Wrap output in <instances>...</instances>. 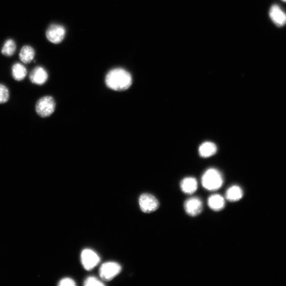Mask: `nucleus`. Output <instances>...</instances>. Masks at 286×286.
<instances>
[{"label": "nucleus", "instance_id": "6ab92c4d", "mask_svg": "<svg viewBox=\"0 0 286 286\" xmlns=\"http://www.w3.org/2000/svg\"><path fill=\"white\" fill-rule=\"evenodd\" d=\"M84 285L85 286H103L105 285V284L96 277H90L85 279Z\"/></svg>", "mask_w": 286, "mask_h": 286}, {"label": "nucleus", "instance_id": "423d86ee", "mask_svg": "<svg viewBox=\"0 0 286 286\" xmlns=\"http://www.w3.org/2000/svg\"><path fill=\"white\" fill-rule=\"evenodd\" d=\"M81 257L83 267L88 271L93 269L100 261L99 255L91 249H86L83 250Z\"/></svg>", "mask_w": 286, "mask_h": 286}, {"label": "nucleus", "instance_id": "dca6fc26", "mask_svg": "<svg viewBox=\"0 0 286 286\" xmlns=\"http://www.w3.org/2000/svg\"><path fill=\"white\" fill-rule=\"evenodd\" d=\"M27 74V69L22 64L16 63L13 65L12 75L14 80L21 81L26 78Z\"/></svg>", "mask_w": 286, "mask_h": 286}, {"label": "nucleus", "instance_id": "9d476101", "mask_svg": "<svg viewBox=\"0 0 286 286\" xmlns=\"http://www.w3.org/2000/svg\"><path fill=\"white\" fill-rule=\"evenodd\" d=\"M30 78L33 83L42 85L47 82L49 76L47 71L44 68L38 66L32 70Z\"/></svg>", "mask_w": 286, "mask_h": 286}, {"label": "nucleus", "instance_id": "9b49d317", "mask_svg": "<svg viewBox=\"0 0 286 286\" xmlns=\"http://www.w3.org/2000/svg\"><path fill=\"white\" fill-rule=\"evenodd\" d=\"M180 187L184 193L189 195L193 194L197 189L198 183L194 178H185L181 181Z\"/></svg>", "mask_w": 286, "mask_h": 286}, {"label": "nucleus", "instance_id": "f03ea898", "mask_svg": "<svg viewBox=\"0 0 286 286\" xmlns=\"http://www.w3.org/2000/svg\"><path fill=\"white\" fill-rule=\"evenodd\" d=\"M202 183L206 189L214 191L222 187L223 178L219 171L216 169H209L203 176Z\"/></svg>", "mask_w": 286, "mask_h": 286}, {"label": "nucleus", "instance_id": "aec40b11", "mask_svg": "<svg viewBox=\"0 0 286 286\" xmlns=\"http://www.w3.org/2000/svg\"><path fill=\"white\" fill-rule=\"evenodd\" d=\"M60 286H75L76 285L75 281L71 278H66L62 279L59 283Z\"/></svg>", "mask_w": 286, "mask_h": 286}, {"label": "nucleus", "instance_id": "4468645a", "mask_svg": "<svg viewBox=\"0 0 286 286\" xmlns=\"http://www.w3.org/2000/svg\"><path fill=\"white\" fill-rule=\"evenodd\" d=\"M217 147L214 143L211 142H205L200 146L199 152L200 155L203 157H209L217 153Z\"/></svg>", "mask_w": 286, "mask_h": 286}, {"label": "nucleus", "instance_id": "1a4fd4ad", "mask_svg": "<svg viewBox=\"0 0 286 286\" xmlns=\"http://www.w3.org/2000/svg\"><path fill=\"white\" fill-rule=\"evenodd\" d=\"M269 15L277 26L282 27L286 24V14L278 5H275L271 7Z\"/></svg>", "mask_w": 286, "mask_h": 286}, {"label": "nucleus", "instance_id": "a211bd4d", "mask_svg": "<svg viewBox=\"0 0 286 286\" xmlns=\"http://www.w3.org/2000/svg\"><path fill=\"white\" fill-rule=\"evenodd\" d=\"M10 94L6 86L0 84V104H4L8 102Z\"/></svg>", "mask_w": 286, "mask_h": 286}, {"label": "nucleus", "instance_id": "f257e3e1", "mask_svg": "<svg viewBox=\"0 0 286 286\" xmlns=\"http://www.w3.org/2000/svg\"><path fill=\"white\" fill-rule=\"evenodd\" d=\"M107 87L114 91H125L131 87L132 77L130 73L124 69L117 68L109 72L106 77Z\"/></svg>", "mask_w": 286, "mask_h": 286}, {"label": "nucleus", "instance_id": "f3484780", "mask_svg": "<svg viewBox=\"0 0 286 286\" xmlns=\"http://www.w3.org/2000/svg\"><path fill=\"white\" fill-rule=\"evenodd\" d=\"M16 50L15 42L12 39L7 40L3 47L2 53L6 56H11Z\"/></svg>", "mask_w": 286, "mask_h": 286}, {"label": "nucleus", "instance_id": "39448f33", "mask_svg": "<svg viewBox=\"0 0 286 286\" xmlns=\"http://www.w3.org/2000/svg\"><path fill=\"white\" fill-rule=\"evenodd\" d=\"M139 205L141 210L145 213H151L158 209V200L152 195L143 194L139 198Z\"/></svg>", "mask_w": 286, "mask_h": 286}, {"label": "nucleus", "instance_id": "412c9836", "mask_svg": "<svg viewBox=\"0 0 286 286\" xmlns=\"http://www.w3.org/2000/svg\"><path fill=\"white\" fill-rule=\"evenodd\" d=\"M282 1H283L284 2H286V0H282Z\"/></svg>", "mask_w": 286, "mask_h": 286}, {"label": "nucleus", "instance_id": "20e7f679", "mask_svg": "<svg viewBox=\"0 0 286 286\" xmlns=\"http://www.w3.org/2000/svg\"><path fill=\"white\" fill-rule=\"evenodd\" d=\"M121 265L115 262H108L103 264L99 269L100 277L104 281H110L120 274Z\"/></svg>", "mask_w": 286, "mask_h": 286}, {"label": "nucleus", "instance_id": "6e6552de", "mask_svg": "<svg viewBox=\"0 0 286 286\" xmlns=\"http://www.w3.org/2000/svg\"><path fill=\"white\" fill-rule=\"evenodd\" d=\"M184 210L189 216L194 217L198 216L203 209V202L197 197H192L186 200L184 204Z\"/></svg>", "mask_w": 286, "mask_h": 286}, {"label": "nucleus", "instance_id": "f8f14e48", "mask_svg": "<svg viewBox=\"0 0 286 286\" xmlns=\"http://www.w3.org/2000/svg\"><path fill=\"white\" fill-rule=\"evenodd\" d=\"M208 204L211 209L214 211H220L225 207V199L220 195L214 194L208 198Z\"/></svg>", "mask_w": 286, "mask_h": 286}, {"label": "nucleus", "instance_id": "7ed1b4c3", "mask_svg": "<svg viewBox=\"0 0 286 286\" xmlns=\"http://www.w3.org/2000/svg\"><path fill=\"white\" fill-rule=\"evenodd\" d=\"M56 103L54 98L49 96L43 97L38 100L35 106L36 111L40 117H50L54 113Z\"/></svg>", "mask_w": 286, "mask_h": 286}, {"label": "nucleus", "instance_id": "0eeeda50", "mask_svg": "<svg viewBox=\"0 0 286 286\" xmlns=\"http://www.w3.org/2000/svg\"><path fill=\"white\" fill-rule=\"evenodd\" d=\"M65 28L59 25H51L46 32V37L49 41L53 44H59L65 35Z\"/></svg>", "mask_w": 286, "mask_h": 286}, {"label": "nucleus", "instance_id": "2eb2a0df", "mask_svg": "<svg viewBox=\"0 0 286 286\" xmlns=\"http://www.w3.org/2000/svg\"><path fill=\"white\" fill-rule=\"evenodd\" d=\"M35 53V51L30 46H23L20 53V60L25 64L30 63L34 59Z\"/></svg>", "mask_w": 286, "mask_h": 286}, {"label": "nucleus", "instance_id": "ddd939ff", "mask_svg": "<svg viewBox=\"0 0 286 286\" xmlns=\"http://www.w3.org/2000/svg\"><path fill=\"white\" fill-rule=\"evenodd\" d=\"M243 195V190L239 186L233 185L226 191L225 197L228 201L235 202L242 198Z\"/></svg>", "mask_w": 286, "mask_h": 286}]
</instances>
